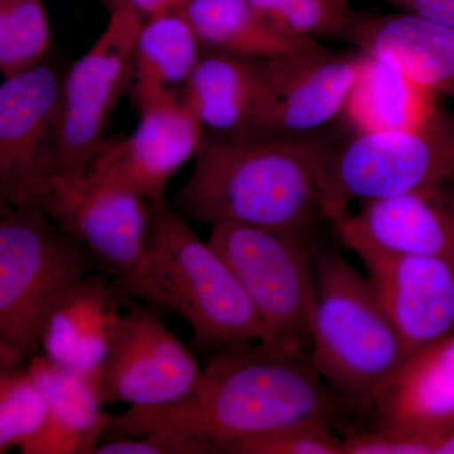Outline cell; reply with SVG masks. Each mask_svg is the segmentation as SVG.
<instances>
[{
  "label": "cell",
  "mask_w": 454,
  "mask_h": 454,
  "mask_svg": "<svg viewBox=\"0 0 454 454\" xmlns=\"http://www.w3.org/2000/svg\"><path fill=\"white\" fill-rule=\"evenodd\" d=\"M334 399L309 352L244 342L212 354L184 399L112 415L104 437L164 430L201 442L212 454H231L252 439L330 426Z\"/></svg>",
  "instance_id": "cell-1"
},
{
  "label": "cell",
  "mask_w": 454,
  "mask_h": 454,
  "mask_svg": "<svg viewBox=\"0 0 454 454\" xmlns=\"http://www.w3.org/2000/svg\"><path fill=\"white\" fill-rule=\"evenodd\" d=\"M331 138L322 130L247 142L202 137L190 177L169 201L190 223L317 236L331 223L325 190Z\"/></svg>",
  "instance_id": "cell-2"
},
{
  "label": "cell",
  "mask_w": 454,
  "mask_h": 454,
  "mask_svg": "<svg viewBox=\"0 0 454 454\" xmlns=\"http://www.w3.org/2000/svg\"><path fill=\"white\" fill-rule=\"evenodd\" d=\"M313 365L336 399L367 411L411 354L369 278L321 239L313 249Z\"/></svg>",
  "instance_id": "cell-3"
},
{
  "label": "cell",
  "mask_w": 454,
  "mask_h": 454,
  "mask_svg": "<svg viewBox=\"0 0 454 454\" xmlns=\"http://www.w3.org/2000/svg\"><path fill=\"white\" fill-rule=\"evenodd\" d=\"M149 268L173 313L192 328L191 346L211 355L244 342L270 343L267 325L223 256L167 197L152 202Z\"/></svg>",
  "instance_id": "cell-4"
},
{
  "label": "cell",
  "mask_w": 454,
  "mask_h": 454,
  "mask_svg": "<svg viewBox=\"0 0 454 454\" xmlns=\"http://www.w3.org/2000/svg\"><path fill=\"white\" fill-rule=\"evenodd\" d=\"M94 271L88 252L43 212L0 205V365L38 354L57 301Z\"/></svg>",
  "instance_id": "cell-5"
},
{
  "label": "cell",
  "mask_w": 454,
  "mask_h": 454,
  "mask_svg": "<svg viewBox=\"0 0 454 454\" xmlns=\"http://www.w3.org/2000/svg\"><path fill=\"white\" fill-rule=\"evenodd\" d=\"M454 179V114L438 109L411 129L333 137L325 160L331 225L354 200L400 195Z\"/></svg>",
  "instance_id": "cell-6"
},
{
  "label": "cell",
  "mask_w": 454,
  "mask_h": 454,
  "mask_svg": "<svg viewBox=\"0 0 454 454\" xmlns=\"http://www.w3.org/2000/svg\"><path fill=\"white\" fill-rule=\"evenodd\" d=\"M42 212L88 252L98 271L160 315H170L166 293L149 268L152 202L85 175L53 176Z\"/></svg>",
  "instance_id": "cell-7"
},
{
  "label": "cell",
  "mask_w": 454,
  "mask_h": 454,
  "mask_svg": "<svg viewBox=\"0 0 454 454\" xmlns=\"http://www.w3.org/2000/svg\"><path fill=\"white\" fill-rule=\"evenodd\" d=\"M318 236L219 223L207 243L223 256L267 325L270 343L312 348L313 249Z\"/></svg>",
  "instance_id": "cell-8"
},
{
  "label": "cell",
  "mask_w": 454,
  "mask_h": 454,
  "mask_svg": "<svg viewBox=\"0 0 454 454\" xmlns=\"http://www.w3.org/2000/svg\"><path fill=\"white\" fill-rule=\"evenodd\" d=\"M107 11L100 37L62 77L55 173L59 177L86 175L133 80L134 49L145 18L128 0H114Z\"/></svg>",
  "instance_id": "cell-9"
},
{
  "label": "cell",
  "mask_w": 454,
  "mask_h": 454,
  "mask_svg": "<svg viewBox=\"0 0 454 454\" xmlns=\"http://www.w3.org/2000/svg\"><path fill=\"white\" fill-rule=\"evenodd\" d=\"M62 77L41 62L0 82V205L42 212L56 173Z\"/></svg>",
  "instance_id": "cell-10"
},
{
  "label": "cell",
  "mask_w": 454,
  "mask_h": 454,
  "mask_svg": "<svg viewBox=\"0 0 454 454\" xmlns=\"http://www.w3.org/2000/svg\"><path fill=\"white\" fill-rule=\"evenodd\" d=\"M139 112L136 130L106 138L86 170L90 177L155 202L164 199L170 179L195 158L202 129L181 90L133 97Z\"/></svg>",
  "instance_id": "cell-11"
},
{
  "label": "cell",
  "mask_w": 454,
  "mask_h": 454,
  "mask_svg": "<svg viewBox=\"0 0 454 454\" xmlns=\"http://www.w3.org/2000/svg\"><path fill=\"white\" fill-rule=\"evenodd\" d=\"M203 369L162 315L130 300L121 333L98 376L104 405L154 408L190 395Z\"/></svg>",
  "instance_id": "cell-12"
},
{
  "label": "cell",
  "mask_w": 454,
  "mask_h": 454,
  "mask_svg": "<svg viewBox=\"0 0 454 454\" xmlns=\"http://www.w3.org/2000/svg\"><path fill=\"white\" fill-rule=\"evenodd\" d=\"M409 354L454 336V262L428 255L356 253Z\"/></svg>",
  "instance_id": "cell-13"
},
{
  "label": "cell",
  "mask_w": 454,
  "mask_h": 454,
  "mask_svg": "<svg viewBox=\"0 0 454 454\" xmlns=\"http://www.w3.org/2000/svg\"><path fill=\"white\" fill-rule=\"evenodd\" d=\"M364 53L324 47L268 59L270 100L260 139L317 133L342 115L360 73Z\"/></svg>",
  "instance_id": "cell-14"
},
{
  "label": "cell",
  "mask_w": 454,
  "mask_h": 454,
  "mask_svg": "<svg viewBox=\"0 0 454 454\" xmlns=\"http://www.w3.org/2000/svg\"><path fill=\"white\" fill-rule=\"evenodd\" d=\"M447 184L361 201L356 215L333 223L334 231L355 253L438 256L454 262V211Z\"/></svg>",
  "instance_id": "cell-15"
},
{
  "label": "cell",
  "mask_w": 454,
  "mask_h": 454,
  "mask_svg": "<svg viewBox=\"0 0 454 454\" xmlns=\"http://www.w3.org/2000/svg\"><path fill=\"white\" fill-rule=\"evenodd\" d=\"M181 95L203 137L260 139L270 100L268 59L202 50Z\"/></svg>",
  "instance_id": "cell-16"
},
{
  "label": "cell",
  "mask_w": 454,
  "mask_h": 454,
  "mask_svg": "<svg viewBox=\"0 0 454 454\" xmlns=\"http://www.w3.org/2000/svg\"><path fill=\"white\" fill-rule=\"evenodd\" d=\"M130 300L134 298L101 271L77 280L47 317L41 354L66 369L98 380L121 333Z\"/></svg>",
  "instance_id": "cell-17"
},
{
  "label": "cell",
  "mask_w": 454,
  "mask_h": 454,
  "mask_svg": "<svg viewBox=\"0 0 454 454\" xmlns=\"http://www.w3.org/2000/svg\"><path fill=\"white\" fill-rule=\"evenodd\" d=\"M372 428L432 444L454 430V336L409 356L373 397Z\"/></svg>",
  "instance_id": "cell-18"
},
{
  "label": "cell",
  "mask_w": 454,
  "mask_h": 454,
  "mask_svg": "<svg viewBox=\"0 0 454 454\" xmlns=\"http://www.w3.org/2000/svg\"><path fill=\"white\" fill-rule=\"evenodd\" d=\"M340 40L433 95L454 98V28L415 14L349 13Z\"/></svg>",
  "instance_id": "cell-19"
},
{
  "label": "cell",
  "mask_w": 454,
  "mask_h": 454,
  "mask_svg": "<svg viewBox=\"0 0 454 454\" xmlns=\"http://www.w3.org/2000/svg\"><path fill=\"white\" fill-rule=\"evenodd\" d=\"M43 393V427L18 448L23 454H94L112 414L103 411L97 380L53 363L41 352L26 364Z\"/></svg>",
  "instance_id": "cell-20"
},
{
  "label": "cell",
  "mask_w": 454,
  "mask_h": 454,
  "mask_svg": "<svg viewBox=\"0 0 454 454\" xmlns=\"http://www.w3.org/2000/svg\"><path fill=\"white\" fill-rule=\"evenodd\" d=\"M182 13L195 31L202 50L273 59L315 52L325 47L321 42L278 28L249 0H195Z\"/></svg>",
  "instance_id": "cell-21"
},
{
  "label": "cell",
  "mask_w": 454,
  "mask_h": 454,
  "mask_svg": "<svg viewBox=\"0 0 454 454\" xmlns=\"http://www.w3.org/2000/svg\"><path fill=\"white\" fill-rule=\"evenodd\" d=\"M439 109L437 97L387 62L364 53L360 73L340 118L349 133L411 129Z\"/></svg>",
  "instance_id": "cell-22"
},
{
  "label": "cell",
  "mask_w": 454,
  "mask_h": 454,
  "mask_svg": "<svg viewBox=\"0 0 454 454\" xmlns=\"http://www.w3.org/2000/svg\"><path fill=\"white\" fill-rule=\"evenodd\" d=\"M201 53L199 38L182 12L148 18L134 49L131 94L181 90Z\"/></svg>",
  "instance_id": "cell-23"
},
{
  "label": "cell",
  "mask_w": 454,
  "mask_h": 454,
  "mask_svg": "<svg viewBox=\"0 0 454 454\" xmlns=\"http://www.w3.org/2000/svg\"><path fill=\"white\" fill-rule=\"evenodd\" d=\"M46 418V399L28 367L0 365V454L26 443Z\"/></svg>",
  "instance_id": "cell-24"
},
{
  "label": "cell",
  "mask_w": 454,
  "mask_h": 454,
  "mask_svg": "<svg viewBox=\"0 0 454 454\" xmlns=\"http://www.w3.org/2000/svg\"><path fill=\"white\" fill-rule=\"evenodd\" d=\"M278 28L309 40H333L348 25V0H249Z\"/></svg>",
  "instance_id": "cell-25"
},
{
  "label": "cell",
  "mask_w": 454,
  "mask_h": 454,
  "mask_svg": "<svg viewBox=\"0 0 454 454\" xmlns=\"http://www.w3.org/2000/svg\"><path fill=\"white\" fill-rule=\"evenodd\" d=\"M14 43L23 70L43 62L50 49L51 29L42 0H4Z\"/></svg>",
  "instance_id": "cell-26"
},
{
  "label": "cell",
  "mask_w": 454,
  "mask_h": 454,
  "mask_svg": "<svg viewBox=\"0 0 454 454\" xmlns=\"http://www.w3.org/2000/svg\"><path fill=\"white\" fill-rule=\"evenodd\" d=\"M231 454H342L330 426L284 430L239 444Z\"/></svg>",
  "instance_id": "cell-27"
},
{
  "label": "cell",
  "mask_w": 454,
  "mask_h": 454,
  "mask_svg": "<svg viewBox=\"0 0 454 454\" xmlns=\"http://www.w3.org/2000/svg\"><path fill=\"white\" fill-rule=\"evenodd\" d=\"M94 454H212L201 442L173 432L155 430L140 435L103 437Z\"/></svg>",
  "instance_id": "cell-28"
},
{
  "label": "cell",
  "mask_w": 454,
  "mask_h": 454,
  "mask_svg": "<svg viewBox=\"0 0 454 454\" xmlns=\"http://www.w3.org/2000/svg\"><path fill=\"white\" fill-rule=\"evenodd\" d=\"M342 454H433L432 444L387 430H351L340 439Z\"/></svg>",
  "instance_id": "cell-29"
},
{
  "label": "cell",
  "mask_w": 454,
  "mask_h": 454,
  "mask_svg": "<svg viewBox=\"0 0 454 454\" xmlns=\"http://www.w3.org/2000/svg\"><path fill=\"white\" fill-rule=\"evenodd\" d=\"M402 12L454 28V0H381Z\"/></svg>",
  "instance_id": "cell-30"
},
{
  "label": "cell",
  "mask_w": 454,
  "mask_h": 454,
  "mask_svg": "<svg viewBox=\"0 0 454 454\" xmlns=\"http://www.w3.org/2000/svg\"><path fill=\"white\" fill-rule=\"evenodd\" d=\"M20 73H23V67L17 55L7 8L4 0H0V74L7 79Z\"/></svg>",
  "instance_id": "cell-31"
},
{
  "label": "cell",
  "mask_w": 454,
  "mask_h": 454,
  "mask_svg": "<svg viewBox=\"0 0 454 454\" xmlns=\"http://www.w3.org/2000/svg\"><path fill=\"white\" fill-rule=\"evenodd\" d=\"M140 16L148 18L182 12L195 0H128Z\"/></svg>",
  "instance_id": "cell-32"
},
{
  "label": "cell",
  "mask_w": 454,
  "mask_h": 454,
  "mask_svg": "<svg viewBox=\"0 0 454 454\" xmlns=\"http://www.w3.org/2000/svg\"><path fill=\"white\" fill-rule=\"evenodd\" d=\"M433 454H454V430L438 442Z\"/></svg>",
  "instance_id": "cell-33"
},
{
  "label": "cell",
  "mask_w": 454,
  "mask_h": 454,
  "mask_svg": "<svg viewBox=\"0 0 454 454\" xmlns=\"http://www.w3.org/2000/svg\"><path fill=\"white\" fill-rule=\"evenodd\" d=\"M447 190L448 196H450V203H452V207L454 211V179H452V181L448 182Z\"/></svg>",
  "instance_id": "cell-34"
},
{
  "label": "cell",
  "mask_w": 454,
  "mask_h": 454,
  "mask_svg": "<svg viewBox=\"0 0 454 454\" xmlns=\"http://www.w3.org/2000/svg\"><path fill=\"white\" fill-rule=\"evenodd\" d=\"M98 3H101V4L104 5L106 9H109L112 7V4L114 3V0H98Z\"/></svg>",
  "instance_id": "cell-35"
}]
</instances>
